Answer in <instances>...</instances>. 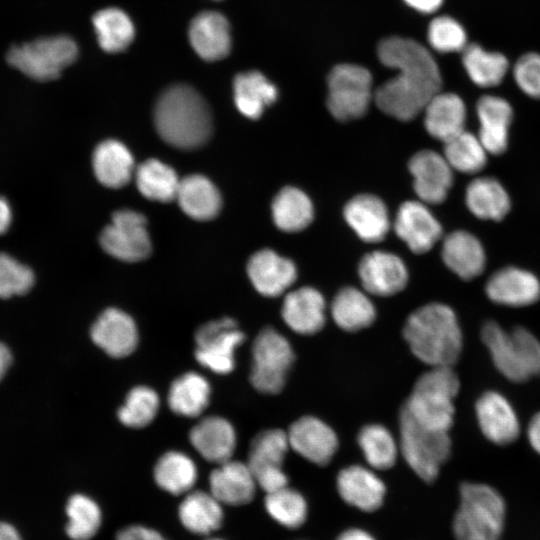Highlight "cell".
Listing matches in <instances>:
<instances>
[{"label": "cell", "mask_w": 540, "mask_h": 540, "mask_svg": "<svg viewBox=\"0 0 540 540\" xmlns=\"http://www.w3.org/2000/svg\"><path fill=\"white\" fill-rule=\"evenodd\" d=\"M90 335L98 347L114 358L130 355L138 344V331L133 318L116 308L106 309L99 315Z\"/></svg>", "instance_id": "obj_19"}, {"label": "cell", "mask_w": 540, "mask_h": 540, "mask_svg": "<svg viewBox=\"0 0 540 540\" xmlns=\"http://www.w3.org/2000/svg\"><path fill=\"white\" fill-rule=\"evenodd\" d=\"M160 399L158 394L147 386H137L129 391L117 415L120 422L130 428H142L156 417Z\"/></svg>", "instance_id": "obj_47"}, {"label": "cell", "mask_w": 540, "mask_h": 540, "mask_svg": "<svg viewBox=\"0 0 540 540\" xmlns=\"http://www.w3.org/2000/svg\"><path fill=\"white\" fill-rule=\"evenodd\" d=\"M477 116L480 123L478 137L486 151L494 155L505 152L513 118L510 103L502 97L484 95L477 102Z\"/></svg>", "instance_id": "obj_27"}, {"label": "cell", "mask_w": 540, "mask_h": 540, "mask_svg": "<svg viewBox=\"0 0 540 540\" xmlns=\"http://www.w3.org/2000/svg\"><path fill=\"white\" fill-rule=\"evenodd\" d=\"M189 440L204 459L216 464L232 459L237 442L233 426L220 416L202 418L190 430Z\"/></svg>", "instance_id": "obj_23"}, {"label": "cell", "mask_w": 540, "mask_h": 540, "mask_svg": "<svg viewBox=\"0 0 540 540\" xmlns=\"http://www.w3.org/2000/svg\"><path fill=\"white\" fill-rule=\"evenodd\" d=\"M206 540H224V539H221V538H208Z\"/></svg>", "instance_id": "obj_58"}, {"label": "cell", "mask_w": 540, "mask_h": 540, "mask_svg": "<svg viewBox=\"0 0 540 540\" xmlns=\"http://www.w3.org/2000/svg\"><path fill=\"white\" fill-rule=\"evenodd\" d=\"M463 64L471 80L484 88L501 83L508 69V61L504 55L488 52L477 44L464 48Z\"/></svg>", "instance_id": "obj_42"}, {"label": "cell", "mask_w": 540, "mask_h": 540, "mask_svg": "<svg viewBox=\"0 0 540 540\" xmlns=\"http://www.w3.org/2000/svg\"><path fill=\"white\" fill-rule=\"evenodd\" d=\"M400 451L410 468L425 482H433L451 453L448 432L416 422L402 407L399 415Z\"/></svg>", "instance_id": "obj_8"}, {"label": "cell", "mask_w": 540, "mask_h": 540, "mask_svg": "<svg viewBox=\"0 0 540 540\" xmlns=\"http://www.w3.org/2000/svg\"><path fill=\"white\" fill-rule=\"evenodd\" d=\"M257 486L248 464L233 459L218 464L209 475L210 493L225 505L248 504L253 500Z\"/></svg>", "instance_id": "obj_22"}, {"label": "cell", "mask_w": 540, "mask_h": 540, "mask_svg": "<svg viewBox=\"0 0 540 540\" xmlns=\"http://www.w3.org/2000/svg\"><path fill=\"white\" fill-rule=\"evenodd\" d=\"M281 315L286 325L296 333L311 335L325 324V300L312 287H302L289 292L282 304Z\"/></svg>", "instance_id": "obj_24"}, {"label": "cell", "mask_w": 540, "mask_h": 540, "mask_svg": "<svg viewBox=\"0 0 540 540\" xmlns=\"http://www.w3.org/2000/svg\"><path fill=\"white\" fill-rule=\"evenodd\" d=\"M358 444L368 464L377 470L392 467L397 458V444L388 429L379 424L364 426L358 434Z\"/></svg>", "instance_id": "obj_44"}, {"label": "cell", "mask_w": 540, "mask_h": 540, "mask_svg": "<svg viewBox=\"0 0 540 540\" xmlns=\"http://www.w3.org/2000/svg\"><path fill=\"white\" fill-rule=\"evenodd\" d=\"M337 540H375L372 535L358 528H352L339 535Z\"/></svg>", "instance_id": "obj_55"}, {"label": "cell", "mask_w": 540, "mask_h": 540, "mask_svg": "<svg viewBox=\"0 0 540 540\" xmlns=\"http://www.w3.org/2000/svg\"><path fill=\"white\" fill-rule=\"evenodd\" d=\"M405 2L420 12L432 13L441 6L443 0H405Z\"/></svg>", "instance_id": "obj_54"}, {"label": "cell", "mask_w": 540, "mask_h": 540, "mask_svg": "<svg viewBox=\"0 0 540 540\" xmlns=\"http://www.w3.org/2000/svg\"><path fill=\"white\" fill-rule=\"evenodd\" d=\"M100 244L106 253L122 261L137 262L147 258L151 242L145 217L128 209L115 212L111 223L101 233Z\"/></svg>", "instance_id": "obj_12"}, {"label": "cell", "mask_w": 540, "mask_h": 540, "mask_svg": "<svg viewBox=\"0 0 540 540\" xmlns=\"http://www.w3.org/2000/svg\"><path fill=\"white\" fill-rule=\"evenodd\" d=\"M0 540H22L18 531L11 524L0 522Z\"/></svg>", "instance_id": "obj_56"}, {"label": "cell", "mask_w": 540, "mask_h": 540, "mask_svg": "<svg viewBox=\"0 0 540 540\" xmlns=\"http://www.w3.org/2000/svg\"><path fill=\"white\" fill-rule=\"evenodd\" d=\"M505 517V502L492 487L463 483L460 506L453 521L457 540H499Z\"/></svg>", "instance_id": "obj_6"}, {"label": "cell", "mask_w": 540, "mask_h": 540, "mask_svg": "<svg viewBox=\"0 0 540 540\" xmlns=\"http://www.w3.org/2000/svg\"><path fill=\"white\" fill-rule=\"evenodd\" d=\"M264 505L276 522L290 529L300 527L307 517L306 500L288 486L266 494Z\"/></svg>", "instance_id": "obj_46"}, {"label": "cell", "mask_w": 540, "mask_h": 540, "mask_svg": "<svg viewBox=\"0 0 540 540\" xmlns=\"http://www.w3.org/2000/svg\"><path fill=\"white\" fill-rule=\"evenodd\" d=\"M244 339V333L231 318L205 323L195 333L196 360L217 374H228L235 366V350Z\"/></svg>", "instance_id": "obj_11"}, {"label": "cell", "mask_w": 540, "mask_h": 540, "mask_svg": "<svg viewBox=\"0 0 540 540\" xmlns=\"http://www.w3.org/2000/svg\"><path fill=\"white\" fill-rule=\"evenodd\" d=\"M116 540H167L159 532L142 525H130L120 530Z\"/></svg>", "instance_id": "obj_51"}, {"label": "cell", "mask_w": 540, "mask_h": 540, "mask_svg": "<svg viewBox=\"0 0 540 540\" xmlns=\"http://www.w3.org/2000/svg\"><path fill=\"white\" fill-rule=\"evenodd\" d=\"M415 193L423 203L443 202L453 183L452 168L443 155L422 150L409 161Z\"/></svg>", "instance_id": "obj_14"}, {"label": "cell", "mask_w": 540, "mask_h": 540, "mask_svg": "<svg viewBox=\"0 0 540 540\" xmlns=\"http://www.w3.org/2000/svg\"><path fill=\"white\" fill-rule=\"evenodd\" d=\"M180 208L195 220H210L221 209V195L203 175H189L180 180L176 199Z\"/></svg>", "instance_id": "obj_32"}, {"label": "cell", "mask_w": 540, "mask_h": 540, "mask_svg": "<svg viewBox=\"0 0 540 540\" xmlns=\"http://www.w3.org/2000/svg\"><path fill=\"white\" fill-rule=\"evenodd\" d=\"M210 393L211 388L206 378L196 372H188L171 384L168 406L179 416L198 417L207 407Z\"/></svg>", "instance_id": "obj_36"}, {"label": "cell", "mask_w": 540, "mask_h": 540, "mask_svg": "<svg viewBox=\"0 0 540 540\" xmlns=\"http://www.w3.org/2000/svg\"><path fill=\"white\" fill-rule=\"evenodd\" d=\"M481 338L497 370L513 382L540 375V342L526 328L505 331L490 320L481 329Z\"/></svg>", "instance_id": "obj_4"}, {"label": "cell", "mask_w": 540, "mask_h": 540, "mask_svg": "<svg viewBox=\"0 0 540 540\" xmlns=\"http://www.w3.org/2000/svg\"><path fill=\"white\" fill-rule=\"evenodd\" d=\"M459 387L452 367H431L418 378L403 408L419 424L448 432L453 424V400Z\"/></svg>", "instance_id": "obj_5"}, {"label": "cell", "mask_w": 540, "mask_h": 540, "mask_svg": "<svg viewBox=\"0 0 540 540\" xmlns=\"http://www.w3.org/2000/svg\"><path fill=\"white\" fill-rule=\"evenodd\" d=\"M247 273L254 288L267 297L281 295L297 277L294 263L270 249H263L250 257Z\"/></svg>", "instance_id": "obj_21"}, {"label": "cell", "mask_w": 540, "mask_h": 540, "mask_svg": "<svg viewBox=\"0 0 540 540\" xmlns=\"http://www.w3.org/2000/svg\"><path fill=\"white\" fill-rule=\"evenodd\" d=\"M33 271L11 255L0 252V298L27 293L34 284Z\"/></svg>", "instance_id": "obj_48"}, {"label": "cell", "mask_w": 540, "mask_h": 540, "mask_svg": "<svg viewBox=\"0 0 540 540\" xmlns=\"http://www.w3.org/2000/svg\"><path fill=\"white\" fill-rule=\"evenodd\" d=\"M93 25L101 48L109 53L126 49L134 38V25L118 8H106L93 16Z\"/></svg>", "instance_id": "obj_41"}, {"label": "cell", "mask_w": 540, "mask_h": 540, "mask_svg": "<svg viewBox=\"0 0 540 540\" xmlns=\"http://www.w3.org/2000/svg\"><path fill=\"white\" fill-rule=\"evenodd\" d=\"M197 467L185 453L169 451L156 462L153 476L156 484L173 495L186 494L197 481Z\"/></svg>", "instance_id": "obj_38"}, {"label": "cell", "mask_w": 540, "mask_h": 540, "mask_svg": "<svg viewBox=\"0 0 540 540\" xmlns=\"http://www.w3.org/2000/svg\"><path fill=\"white\" fill-rule=\"evenodd\" d=\"M252 360V386L265 394L281 392L294 361V353L288 340L273 328H264L254 340Z\"/></svg>", "instance_id": "obj_9"}, {"label": "cell", "mask_w": 540, "mask_h": 540, "mask_svg": "<svg viewBox=\"0 0 540 540\" xmlns=\"http://www.w3.org/2000/svg\"><path fill=\"white\" fill-rule=\"evenodd\" d=\"M372 98V76L359 65L340 64L328 76L327 107L340 121L362 117Z\"/></svg>", "instance_id": "obj_10"}, {"label": "cell", "mask_w": 540, "mask_h": 540, "mask_svg": "<svg viewBox=\"0 0 540 540\" xmlns=\"http://www.w3.org/2000/svg\"><path fill=\"white\" fill-rule=\"evenodd\" d=\"M378 57L398 74L382 84L374 94L377 107L401 121H409L424 110L441 92L442 79L437 63L418 42L389 37L380 42Z\"/></svg>", "instance_id": "obj_1"}, {"label": "cell", "mask_w": 540, "mask_h": 540, "mask_svg": "<svg viewBox=\"0 0 540 540\" xmlns=\"http://www.w3.org/2000/svg\"><path fill=\"white\" fill-rule=\"evenodd\" d=\"M290 447L317 465H327L338 448V438L331 427L320 419L304 416L287 431Z\"/></svg>", "instance_id": "obj_17"}, {"label": "cell", "mask_w": 540, "mask_h": 540, "mask_svg": "<svg viewBox=\"0 0 540 540\" xmlns=\"http://www.w3.org/2000/svg\"><path fill=\"white\" fill-rule=\"evenodd\" d=\"M403 334L412 353L431 367H452L462 350V332L455 312L430 303L407 318Z\"/></svg>", "instance_id": "obj_2"}, {"label": "cell", "mask_w": 540, "mask_h": 540, "mask_svg": "<svg viewBox=\"0 0 540 540\" xmlns=\"http://www.w3.org/2000/svg\"><path fill=\"white\" fill-rule=\"evenodd\" d=\"M441 256L445 265L463 280L479 276L486 263L481 242L470 232L457 230L443 241Z\"/></svg>", "instance_id": "obj_29"}, {"label": "cell", "mask_w": 540, "mask_h": 540, "mask_svg": "<svg viewBox=\"0 0 540 540\" xmlns=\"http://www.w3.org/2000/svg\"><path fill=\"white\" fill-rule=\"evenodd\" d=\"M234 101L240 113L259 118L264 109L277 99V88L260 72L238 74L233 82Z\"/></svg>", "instance_id": "obj_35"}, {"label": "cell", "mask_w": 540, "mask_h": 540, "mask_svg": "<svg viewBox=\"0 0 540 540\" xmlns=\"http://www.w3.org/2000/svg\"><path fill=\"white\" fill-rule=\"evenodd\" d=\"M12 222V210L8 201L0 196V235L6 233Z\"/></svg>", "instance_id": "obj_53"}, {"label": "cell", "mask_w": 540, "mask_h": 540, "mask_svg": "<svg viewBox=\"0 0 540 540\" xmlns=\"http://www.w3.org/2000/svg\"><path fill=\"white\" fill-rule=\"evenodd\" d=\"M485 291L494 303L509 307H524L539 300L540 282L527 270L505 267L491 275Z\"/></svg>", "instance_id": "obj_20"}, {"label": "cell", "mask_w": 540, "mask_h": 540, "mask_svg": "<svg viewBox=\"0 0 540 540\" xmlns=\"http://www.w3.org/2000/svg\"><path fill=\"white\" fill-rule=\"evenodd\" d=\"M470 212L483 220H502L510 210V198L502 184L491 177L472 180L465 192Z\"/></svg>", "instance_id": "obj_34"}, {"label": "cell", "mask_w": 540, "mask_h": 540, "mask_svg": "<svg viewBox=\"0 0 540 540\" xmlns=\"http://www.w3.org/2000/svg\"><path fill=\"white\" fill-rule=\"evenodd\" d=\"M182 525L197 535H210L223 522L222 504L210 493L191 490L186 493L178 508Z\"/></svg>", "instance_id": "obj_33"}, {"label": "cell", "mask_w": 540, "mask_h": 540, "mask_svg": "<svg viewBox=\"0 0 540 540\" xmlns=\"http://www.w3.org/2000/svg\"><path fill=\"white\" fill-rule=\"evenodd\" d=\"M188 34L192 48L204 60L222 59L230 51L229 23L218 12L206 11L195 16L190 23Z\"/></svg>", "instance_id": "obj_26"}, {"label": "cell", "mask_w": 540, "mask_h": 540, "mask_svg": "<svg viewBox=\"0 0 540 540\" xmlns=\"http://www.w3.org/2000/svg\"><path fill=\"white\" fill-rule=\"evenodd\" d=\"M482 434L497 445H507L520 434V423L509 401L496 391H486L475 405Z\"/></svg>", "instance_id": "obj_18"}, {"label": "cell", "mask_w": 540, "mask_h": 540, "mask_svg": "<svg viewBox=\"0 0 540 540\" xmlns=\"http://www.w3.org/2000/svg\"><path fill=\"white\" fill-rule=\"evenodd\" d=\"M155 127L168 144L193 149L211 135V114L204 99L193 88L178 84L165 90L154 110Z\"/></svg>", "instance_id": "obj_3"}, {"label": "cell", "mask_w": 540, "mask_h": 540, "mask_svg": "<svg viewBox=\"0 0 540 540\" xmlns=\"http://www.w3.org/2000/svg\"><path fill=\"white\" fill-rule=\"evenodd\" d=\"M66 514L68 517L66 533L72 540H90L101 526V509L87 495H72L66 504Z\"/></svg>", "instance_id": "obj_45"}, {"label": "cell", "mask_w": 540, "mask_h": 540, "mask_svg": "<svg viewBox=\"0 0 540 540\" xmlns=\"http://www.w3.org/2000/svg\"><path fill=\"white\" fill-rule=\"evenodd\" d=\"M272 217L275 225L285 232H298L306 228L314 216L309 197L295 187H285L272 202Z\"/></svg>", "instance_id": "obj_39"}, {"label": "cell", "mask_w": 540, "mask_h": 540, "mask_svg": "<svg viewBox=\"0 0 540 540\" xmlns=\"http://www.w3.org/2000/svg\"><path fill=\"white\" fill-rule=\"evenodd\" d=\"M289 447L287 432L281 429L262 431L251 442L247 464L266 494L288 486L282 464Z\"/></svg>", "instance_id": "obj_13"}, {"label": "cell", "mask_w": 540, "mask_h": 540, "mask_svg": "<svg viewBox=\"0 0 540 540\" xmlns=\"http://www.w3.org/2000/svg\"><path fill=\"white\" fill-rule=\"evenodd\" d=\"M336 484L341 498L362 511H375L383 503L384 483L374 472L363 466L351 465L342 469Z\"/></svg>", "instance_id": "obj_25"}, {"label": "cell", "mask_w": 540, "mask_h": 540, "mask_svg": "<svg viewBox=\"0 0 540 540\" xmlns=\"http://www.w3.org/2000/svg\"><path fill=\"white\" fill-rule=\"evenodd\" d=\"M487 153L479 137L466 130L444 142L443 156L452 169L462 173L481 171L486 165Z\"/></svg>", "instance_id": "obj_43"}, {"label": "cell", "mask_w": 540, "mask_h": 540, "mask_svg": "<svg viewBox=\"0 0 540 540\" xmlns=\"http://www.w3.org/2000/svg\"><path fill=\"white\" fill-rule=\"evenodd\" d=\"M344 218L355 233L366 242H379L389 231L390 221L383 201L371 194H360L344 207Z\"/></svg>", "instance_id": "obj_28"}, {"label": "cell", "mask_w": 540, "mask_h": 540, "mask_svg": "<svg viewBox=\"0 0 540 540\" xmlns=\"http://www.w3.org/2000/svg\"><path fill=\"white\" fill-rule=\"evenodd\" d=\"M11 353L9 349L0 343V380L4 377L7 369L11 364Z\"/></svg>", "instance_id": "obj_57"}, {"label": "cell", "mask_w": 540, "mask_h": 540, "mask_svg": "<svg viewBox=\"0 0 540 540\" xmlns=\"http://www.w3.org/2000/svg\"><path fill=\"white\" fill-rule=\"evenodd\" d=\"M527 437L531 447L540 454V412L531 418L527 428Z\"/></svg>", "instance_id": "obj_52"}, {"label": "cell", "mask_w": 540, "mask_h": 540, "mask_svg": "<svg viewBox=\"0 0 540 540\" xmlns=\"http://www.w3.org/2000/svg\"><path fill=\"white\" fill-rule=\"evenodd\" d=\"M514 78L525 94L540 99V55H523L514 67Z\"/></svg>", "instance_id": "obj_50"}, {"label": "cell", "mask_w": 540, "mask_h": 540, "mask_svg": "<svg viewBox=\"0 0 540 540\" xmlns=\"http://www.w3.org/2000/svg\"><path fill=\"white\" fill-rule=\"evenodd\" d=\"M428 40L431 46L440 52L464 50L467 46L463 27L448 16L437 17L429 25Z\"/></svg>", "instance_id": "obj_49"}, {"label": "cell", "mask_w": 540, "mask_h": 540, "mask_svg": "<svg viewBox=\"0 0 540 540\" xmlns=\"http://www.w3.org/2000/svg\"><path fill=\"white\" fill-rule=\"evenodd\" d=\"M92 164L98 181L109 188L126 185L135 172L133 156L126 146L117 140L99 143L94 150Z\"/></svg>", "instance_id": "obj_31"}, {"label": "cell", "mask_w": 540, "mask_h": 540, "mask_svg": "<svg viewBox=\"0 0 540 540\" xmlns=\"http://www.w3.org/2000/svg\"><path fill=\"white\" fill-rule=\"evenodd\" d=\"M136 186L147 199L170 202L176 199L180 179L173 168L157 159L140 164L134 172Z\"/></svg>", "instance_id": "obj_40"}, {"label": "cell", "mask_w": 540, "mask_h": 540, "mask_svg": "<svg viewBox=\"0 0 540 540\" xmlns=\"http://www.w3.org/2000/svg\"><path fill=\"white\" fill-rule=\"evenodd\" d=\"M395 233L417 254L433 248L442 235V227L424 203L406 201L398 209Z\"/></svg>", "instance_id": "obj_16"}, {"label": "cell", "mask_w": 540, "mask_h": 540, "mask_svg": "<svg viewBox=\"0 0 540 540\" xmlns=\"http://www.w3.org/2000/svg\"><path fill=\"white\" fill-rule=\"evenodd\" d=\"M77 54L78 48L72 38L46 36L12 45L6 53V61L26 77L45 82L58 78Z\"/></svg>", "instance_id": "obj_7"}, {"label": "cell", "mask_w": 540, "mask_h": 540, "mask_svg": "<svg viewBox=\"0 0 540 540\" xmlns=\"http://www.w3.org/2000/svg\"><path fill=\"white\" fill-rule=\"evenodd\" d=\"M423 112L426 131L443 143L465 130L466 108L456 94L439 92Z\"/></svg>", "instance_id": "obj_30"}, {"label": "cell", "mask_w": 540, "mask_h": 540, "mask_svg": "<svg viewBox=\"0 0 540 540\" xmlns=\"http://www.w3.org/2000/svg\"><path fill=\"white\" fill-rule=\"evenodd\" d=\"M358 274L363 288L376 296H391L403 290L408 282L405 263L397 255L374 251L359 263Z\"/></svg>", "instance_id": "obj_15"}, {"label": "cell", "mask_w": 540, "mask_h": 540, "mask_svg": "<svg viewBox=\"0 0 540 540\" xmlns=\"http://www.w3.org/2000/svg\"><path fill=\"white\" fill-rule=\"evenodd\" d=\"M331 314L338 327L355 332L373 323L376 310L365 293L354 287H345L334 297Z\"/></svg>", "instance_id": "obj_37"}]
</instances>
